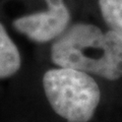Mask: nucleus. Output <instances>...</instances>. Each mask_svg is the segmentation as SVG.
I'll return each instance as SVG.
<instances>
[{
    "instance_id": "obj_3",
    "label": "nucleus",
    "mask_w": 122,
    "mask_h": 122,
    "mask_svg": "<svg viewBox=\"0 0 122 122\" xmlns=\"http://www.w3.org/2000/svg\"><path fill=\"white\" fill-rule=\"evenodd\" d=\"M70 12L64 4L16 18L14 29L36 43H47L65 32L70 22Z\"/></svg>"
},
{
    "instance_id": "obj_1",
    "label": "nucleus",
    "mask_w": 122,
    "mask_h": 122,
    "mask_svg": "<svg viewBox=\"0 0 122 122\" xmlns=\"http://www.w3.org/2000/svg\"><path fill=\"white\" fill-rule=\"evenodd\" d=\"M51 60L108 81L122 77V38L114 30L78 22L72 25L51 46Z\"/></svg>"
},
{
    "instance_id": "obj_2",
    "label": "nucleus",
    "mask_w": 122,
    "mask_h": 122,
    "mask_svg": "<svg viewBox=\"0 0 122 122\" xmlns=\"http://www.w3.org/2000/svg\"><path fill=\"white\" fill-rule=\"evenodd\" d=\"M43 89L52 110L67 122L91 121L101 101L97 81L90 73L73 68L46 71Z\"/></svg>"
},
{
    "instance_id": "obj_4",
    "label": "nucleus",
    "mask_w": 122,
    "mask_h": 122,
    "mask_svg": "<svg viewBox=\"0 0 122 122\" xmlns=\"http://www.w3.org/2000/svg\"><path fill=\"white\" fill-rule=\"evenodd\" d=\"M21 66V57L15 43L0 22V79L14 75Z\"/></svg>"
},
{
    "instance_id": "obj_6",
    "label": "nucleus",
    "mask_w": 122,
    "mask_h": 122,
    "mask_svg": "<svg viewBox=\"0 0 122 122\" xmlns=\"http://www.w3.org/2000/svg\"><path fill=\"white\" fill-rule=\"evenodd\" d=\"M47 3L48 7H58V6H62L64 5V0H44Z\"/></svg>"
},
{
    "instance_id": "obj_5",
    "label": "nucleus",
    "mask_w": 122,
    "mask_h": 122,
    "mask_svg": "<svg viewBox=\"0 0 122 122\" xmlns=\"http://www.w3.org/2000/svg\"><path fill=\"white\" fill-rule=\"evenodd\" d=\"M99 7L106 25L122 38V0H99Z\"/></svg>"
}]
</instances>
